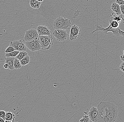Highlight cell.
Returning a JSON list of instances; mask_svg holds the SVG:
<instances>
[{"label": "cell", "instance_id": "6da1fadb", "mask_svg": "<svg viewBox=\"0 0 124 122\" xmlns=\"http://www.w3.org/2000/svg\"><path fill=\"white\" fill-rule=\"evenodd\" d=\"M97 108L100 113L99 117L106 116L115 121L117 118V107L113 103L109 102L101 101Z\"/></svg>", "mask_w": 124, "mask_h": 122}, {"label": "cell", "instance_id": "7a4b0ae2", "mask_svg": "<svg viewBox=\"0 0 124 122\" xmlns=\"http://www.w3.org/2000/svg\"><path fill=\"white\" fill-rule=\"evenodd\" d=\"M71 24L70 19L59 16L54 21L53 27L55 29L65 30L71 28Z\"/></svg>", "mask_w": 124, "mask_h": 122}, {"label": "cell", "instance_id": "3957f363", "mask_svg": "<svg viewBox=\"0 0 124 122\" xmlns=\"http://www.w3.org/2000/svg\"><path fill=\"white\" fill-rule=\"evenodd\" d=\"M95 27H96V29L93 31L92 32V34H93L94 33L96 32V31H101V32L105 34H108V32H111L112 33V34L117 36H120V34L118 32V28H119L117 29L113 28L111 27L110 24H109L108 27L105 28L100 24L97 23L95 25Z\"/></svg>", "mask_w": 124, "mask_h": 122}, {"label": "cell", "instance_id": "277c9868", "mask_svg": "<svg viewBox=\"0 0 124 122\" xmlns=\"http://www.w3.org/2000/svg\"><path fill=\"white\" fill-rule=\"evenodd\" d=\"M39 44L42 50L49 49L51 46L53 45L52 36H39Z\"/></svg>", "mask_w": 124, "mask_h": 122}, {"label": "cell", "instance_id": "5b68a950", "mask_svg": "<svg viewBox=\"0 0 124 122\" xmlns=\"http://www.w3.org/2000/svg\"><path fill=\"white\" fill-rule=\"evenodd\" d=\"M25 45L32 52L38 51L41 49V47L39 43V37L31 41H25Z\"/></svg>", "mask_w": 124, "mask_h": 122}, {"label": "cell", "instance_id": "8992f818", "mask_svg": "<svg viewBox=\"0 0 124 122\" xmlns=\"http://www.w3.org/2000/svg\"><path fill=\"white\" fill-rule=\"evenodd\" d=\"M53 34L56 40L59 41H64L66 40L69 35L66 30L62 29H55Z\"/></svg>", "mask_w": 124, "mask_h": 122}, {"label": "cell", "instance_id": "52a82bcc", "mask_svg": "<svg viewBox=\"0 0 124 122\" xmlns=\"http://www.w3.org/2000/svg\"><path fill=\"white\" fill-rule=\"evenodd\" d=\"M39 36L37 30L34 29H31L26 31L24 37L25 41H31Z\"/></svg>", "mask_w": 124, "mask_h": 122}, {"label": "cell", "instance_id": "ba28073f", "mask_svg": "<svg viewBox=\"0 0 124 122\" xmlns=\"http://www.w3.org/2000/svg\"><path fill=\"white\" fill-rule=\"evenodd\" d=\"M9 46L13 47L16 51H26L27 50V47L21 40L11 42Z\"/></svg>", "mask_w": 124, "mask_h": 122}, {"label": "cell", "instance_id": "9c48e42d", "mask_svg": "<svg viewBox=\"0 0 124 122\" xmlns=\"http://www.w3.org/2000/svg\"><path fill=\"white\" fill-rule=\"evenodd\" d=\"M81 29L80 27L76 24H74L70 28V41L76 39L80 35Z\"/></svg>", "mask_w": 124, "mask_h": 122}, {"label": "cell", "instance_id": "30bf717a", "mask_svg": "<svg viewBox=\"0 0 124 122\" xmlns=\"http://www.w3.org/2000/svg\"><path fill=\"white\" fill-rule=\"evenodd\" d=\"M90 119L92 122H97L100 116V113L97 107L93 106L90 109L89 113Z\"/></svg>", "mask_w": 124, "mask_h": 122}, {"label": "cell", "instance_id": "8fae6325", "mask_svg": "<svg viewBox=\"0 0 124 122\" xmlns=\"http://www.w3.org/2000/svg\"><path fill=\"white\" fill-rule=\"evenodd\" d=\"M37 31L39 36H51V31L48 27L43 25H39Z\"/></svg>", "mask_w": 124, "mask_h": 122}, {"label": "cell", "instance_id": "7c38bea8", "mask_svg": "<svg viewBox=\"0 0 124 122\" xmlns=\"http://www.w3.org/2000/svg\"><path fill=\"white\" fill-rule=\"evenodd\" d=\"M110 18V20H114L117 22L119 23L123 21V17L122 15H119L113 12L111 14Z\"/></svg>", "mask_w": 124, "mask_h": 122}, {"label": "cell", "instance_id": "4fadbf2b", "mask_svg": "<svg viewBox=\"0 0 124 122\" xmlns=\"http://www.w3.org/2000/svg\"><path fill=\"white\" fill-rule=\"evenodd\" d=\"M15 57H6L5 58V64L8 65V69L10 70H13L14 69V60Z\"/></svg>", "mask_w": 124, "mask_h": 122}, {"label": "cell", "instance_id": "5bb4252c", "mask_svg": "<svg viewBox=\"0 0 124 122\" xmlns=\"http://www.w3.org/2000/svg\"><path fill=\"white\" fill-rule=\"evenodd\" d=\"M111 9L114 13L119 15H121L120 10V6L116 2H114L111 4Z\"/></svg>", "mask_w": 124, "mask_h": 122}, {"label": "cell", "instance_id": "9a60e30c", "mask_svg": "<svg viewBox=\"0 0 124 122\" xmlns=\"http://www.w3.org/2000/svg\"><path fill=\"white\" fill-rule=\"evenodd\" d=\"M15 118V115L12 112H8L6 113L5 117V120L11 121L12 122H14Z\"/></svg>", "mask_w": 124, "mask_h": 122}, {"label": "cell", "instance_id": "2e32d148", "mask_svg": "<svg viewBox=\"0 0 124 122\" xmlns=\"http://www.w3.org/2000/svg\"><path fill=\"white\" fill-rule=\"evenodd\" d=\"M41 2L38 1L36 0H30V5L31 8L34 9L39 8L41 6Z\"/></svg>", "mask_w": 124, "mask_h": 122}, {"label": "cell", "instance_id": "e0dca14e", "mask_svg": "<svg viewBox=\"0 0 124 122\" xmlns=\"http://www.w3.org/2000/svg\"><path fill=\"white\" fill-rule=\"evenodd\" d=\"M22 66H25L28 64L30 62V57L28 55L20 61Z\"/></svg>", "mask_w": 124, "mask_h": 122}, {"label": "cell", "instance_id": "ac0fdd59", "mask_svg": "<svg viewBox=\"0 0 124 122\" xmlns=\"http://www.w3.org/2000/svg\"><path fill=\"white\" fill-rule=\"evenodd\" d=\"M27 56H28V53L26 51H21L19 52L18 55L16 57L21 61L24 57Z\"/></svg>", "mask_w": 124, "mask_h": 122}, {"label": "cell", "instance_id": "d6986e66", "mask_svg": "<svg viewBox=\"0 0 124 122\" xmlns=\"http://www.w3.org/2000/svg\"><path fill=\"white\" fill-rule=\"evenodd\" d=\"M14 68L16 69H20L22 67L20 60L16 57H15V59L14 60Z\"/></svg>", "mask_w": 124, "mask_h": 122}, {"label": "cell", "instance_id": "ffe728a7", "mask_svg": "<svg viewBox=\"0 0 124 122\" xmlns=\"http://www.w3.org/2000/svg\"><path fill=\"white\" fill-rule=\"evenodd\" d=\"M19 53V51L15 50L11 52L5 53V56L6 57H16Z\"/></svg>", "mask_w": 124, "mask_h": 122}, {"label": "cell", "instance_id": "44dd1931", "mask_svg": "<svg viewBox=\"0 0 124 122\" xmlns=\"http://www.w3.org/2000/svg\"><path fill=\"white\" fill-rule=\"evenodd\" d=\"M109 24H110L111 27L113 28L117 29L119 28L120 23L116 21L109 20Z\"/></svg>", "mask_w": 124, "mask_h": 122}, {"label": "cell", "instance_id": "7402d4cb", "mask_svg": "<svg viewBox=\"0 0 124 122\" xmlns=\"http://www.w3.org/2000/svg\"><path fill=\"white\" fill-rule=\"evenodd\" d=\"M90 120L89 116L85 115L80 119L79 122H90Z\"/></svg>", "mask_w": 124, "mask_h": 122}, {"label": "cell", "instance_id": "603a6c76", "mask_svg": "<svg viewBox=\"0 0 124 122\" xmlns=\"http://www.w3.org/2000/svg\"><path fill=\"white\" fill-rule=\"evenodd\" d=\"M15 50V49H14L13 47L12 46H9L8 48L5 49V53H9L11 52L14 51Z\"/></svg>", "mask_w": 124, "mask_h": 122}, {"label": "cell", "instance_id": "cb8c5ba5", "mask_svg": "<svg viewBox=\"0 0 124 122\" xmlns=\"http://www.w3.org/2000/svg\"><path fill=\"white\" fill-rule=\"evenodd\" d=\"M6 112L5 111H0V117L3 118L5 120V115H6Z\"/></svg>", "mask_w": 124, "mask_h": 122}, {"label": "cell", "instance_id": "d4e9b609", "mask_svg": "<svg viewBox=\"0 0 124 122\" xmlns=\"http://www.w3.org/2000/svg\"><path fill=\"white\" fill-rule=\"evenodd\" d=\"M119 69H120V70L124 73V62H122L121 63V64L119 66Z\"/></svg>", "mask_w": 124, "mask_h": 122}, {"label": "cell", "instance_id": "484cf974", "mask_svg": "<svg viewBox=\"0 0 124 122\" xmlns=\"http://www.w3.org/2000/svg\"><path fill=\"white\" fill-rule=\"evenodd\" d=\"M116 3L119 5H124V1L123 0H116Z\"/></svg>", "mask_w": 124, "mask_h": 122}, {"label": "cell", "instance_id": "4316f807", "mask_svg": "<svg viewBox=\"0 0 124 122\" xmlns=\"http://www.w3.org/2000/svg\"><path fill=\"white\" fill-rule=\"evenodd\" d=\"M123 21H124V18H123ZM118 32L120 34V36L124 38V31L121 30L120 28H118Z\"/></svg>", "mask_w": 124, "mask_h": 122}, {"label": "cell", "instance_id": "83f0119b", "mask_svg": "<svg viewBox=\"0 0 124 122\" xmlns=\"http://www.w3.org/2000/svg\"><path fill=\"white\" fill-rule=\"evenodd\" d=\"M120 8L121 14L124 16V5H120Z\"/></svg>", "mask_w": 124, "mask_h": 122}, {"label": "cell", "instance_id": "f1b7e54d", "mask_svg": "<svg viewBox=\"0 0 124 122\" xmlns=\"http://www.w3.org/2000/svg\"><path fill=\"white\" fill-rule=\"evenodd\" d=\"M120 59L122 61V62H124V54L121 55L120 57Z\"/></svg>", "mask_w": 124, "mask_h": 122}, {"label": "cell", "instance_id": "f546056e", "mask_svg": "<svg viewBox=\"0 0 124 122\" xmlns=\"http://www.w3.org/2000/svg\"><path fill=\"white\" fill-rule=\"evenodd\" d=\"M4 67L5 69H8V65L7 64H5L4 65Z\"/></svg>", "mask_w": 124, "mask_h": 122}, {"label": "cell", "instance_id": "4dcf8cb0", "mask_svg": "<svg viewBox=\"0 0 124 122\" xmlns=\"http://www.w3.org/2000/svg\"><path fill=\"white\" fill-rule=\"evenodd\" d=\"M5 120L3 118L0 117V122H4Z\"/></svg>", "mask_w": 124, "mask_h": 122}, {"label": "cell", "instance_id": "1f68e13d", "mask_svg": "<svg viewBox=\"0 0 124 122\" xmlns=\"http://www.w3.org/2000/svg\"><path fill=\"white\" fill-rule=\"evenodd\" d=\"M36 0L38 1H39V2H42V1H43L44 0Z\"/></svg>", "mask_w": 124, "mask_h": 122}, {"label": "cell", "instance_id": "d6a6232c", "mask_svg": "<svg viewBox=\"0 0 124 122\" xmlns=\"http://www.w3.org/2000/svg\"><path fill=\"white\" fill-rule=\"evenodd\" d=\"M4 122H12L11 121H8V120H5Z\"/></svg>", "mask_w": 124, "mask_h": 122}, {"label": "cell", "instance_id": "836d02e7", "mask_svg": "<svg viewBox=\"0 0 124 122\" xmlns=\"http://www.w3.org/2000/svg\"><path fill=\"white\" fill-rule=\"evenodd\" d=\"M123 53H124V51H123Z\"/></svg>", "mask_w": 124, "mask_h": 122}, {"label": "cell", "instance_id": "e575fe53", "mask_svg": "<svg viewBox=\"0 0 124 122\" xmlns=\"http://www.w3.org/2000/svg\"></svg>", "mask_w": 124, "mask_h": 122}, {"label": "cell", "instance_id": "d590c367", "mask_svg": "<svg viewBox=\"0 0 124 122\" xmlns=\"http://www.w3.org/2000/svg\"></svg>", "mask_w": 124, "mask_h": 122}]
</instances>
